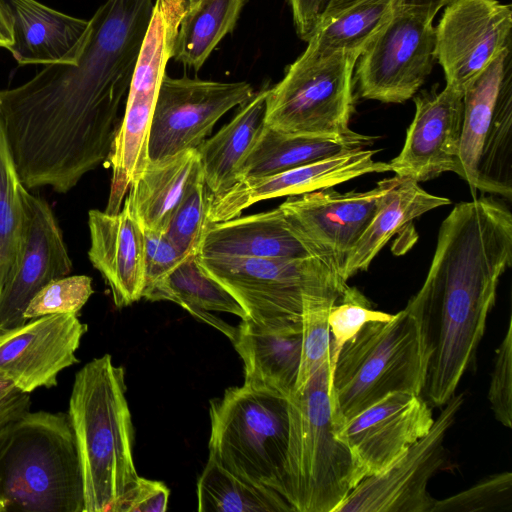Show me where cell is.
<instances>
[{"label": "cell", "mask_w": 512, "mask_h": 512, "mask_svg": "<svg viewBox=\"0 0 512 512\" xmlns=\"http://www.w3.org/2000/svg\"><path fill=\"white\" fill-rule=\"evenodd\" d=\"M185 4L186 10L196 5L200 0H182Z\"/></svg>", "instance_id": "bcb514c9"}, {"label": "cell", "mask_w": 512, "mask_h": 512, "mask_svg": "<svg viewBox=\"0 0 512 512\" xmlns=\"http://www.w3.org/2000/svg\"><path fill=\"white\" fill-rule=\"evenodd\" d=\"M292 12L296 34L308 41L315 31L327 4V0H286Z\"/></svg>", "instance_id": "b9f144b4"}, {"label": "cell", "mask_w": 512, "mask_h": 512, "mask_svg": "<svg viewBox=\"0 0 512 512\" xmlns=\"http://www.w3.org/2000/svg\"><path fill=\"white\" fill-rule=\"evenodd\" d=\"M435 27V59L446 86L464 90L509 48L512 9L498 0H454Z\"/></svg>", "instance_id": "5bb4252c"}, {"label": "cell", "mask_w": 512, "mask_h": 512, "mask_svg": "<svg viewBox=\"0 0 512 512\" xmlns=\"http://www.w3.org/2000/svg\"><path fill=\"white\" fill-rule=\"evenodd\" d=\"M169 494V489L162 482L139 476L115 504L112 512H164Z\"/></svg>", "instance_id": "60d3db41"}, {"label": "cell", "mask_w": 512, "mask_h": 512, "mask_svg": "<svg viewBox=\"0 0 512 512\" xmlns=\"http://www.w3.org/2000/svg\"><path fill=\"white\" fill-rule=\"evenodd\" d=\"M512 508V474L489 475L470 488L434 501L430 512H503Z\"/></svg>", "instance_id": "d590c367"}, {"label": "cell", "mask_w": 512, "mask_h": 512, "mask_svg": "<svg viewBox=\"0 0 512 512\" xmlns=\"http://www.w3.org/2000/svg\"><path fill=\"white\" fill-rule=\"evenodd\" d=\"M288 411L283 497L294 512H334L364 477L337 434L330 398V359L288 397Z\"/></svg>", "instance_id": "8992f818"}, {"label": "cell", "mask_w": 512, "mask_h": 512, "mask_svg": "<svg viewBox=\"0 0 512 512\" xmlns=\"http://www.w3.org/2000/svg\"><path fill=\"white\" fill-rule=\"evenodd\" d=\"M160 300L177 303L194 317L219 329L231 341L235 337L236 328L209 312H227L242 320L249 319L237 299L202 269L196 256L185 259L169 275L165 286L156 297V301Z\"/></svg>", "instance_id": "f1b7e54d"}, {"label": "cell", "mask_w": 512, "mask_h": 512, "mask_svg": "<svg viewBox=\"0 0 512 512\" xmlns=\"http://www.w3.org/2000/svg\"><path fill=\"white\" fill-rule=\"evenodd\" d=\"M488 400L494 417L507 428L512 426V319L496 350L488 389Z\"/></svg>", "instance_id": "ab89813d"}, {"label": "cell", "mask_w": 512, "mask_h": 512, "mask_svg": "<svg viewBox=\"0 0 512 512\" xmlns=\"http://www.w3.org/2000/svg\"><path fill=\"white\" fill-rule=\"evenodd\" d=\"M201 512H294L277 491L230 473L208 458L197 482Z\"/></svg>", "instance_id": "1f68e13d"}, {"label": "cell", "mask_w": 512, "mask_h": 512, "mask_svg": "<svg viewBox=\"0 0 512 512\" xmlns=\"http://www.w3.org/2000/svg\"><path fill=\"white\" fill-rule=\"evenodd\" d=\"M244 363V384L286 397L295 390L302 352V323L267 330L242 320L231 341Z\"/></svg>", "instance_id": "cb8c5ba5"}, {"label": "cell", "mask_w": 512, "mask_h": 512, "mask_svg": "<svg viewBox=\"0 0 512 512\" xmlns=\"http://www.w3.org/2000/svg\"><path fill=\"white\" fill-rule=\"evenodd\" d=\"M436 14L399 4L356 62L355 78L363 98L403 103L416 94L433 68Z\"/></svg>", "instance_id": "8fae6325"}, {"label": "cell", "mask_w": 512, "mask_h": 512, "mask_svg": "<svg viewBox=\"0 0 512 512\" xmlns=\"http://www.w3.org/2000/svg\"><path fill=\"white\" fill-rule=\"evenodd\" d=\"M392 314L372 309L368 299L355 287L347 286L328 312L330 329V374L345 343L363 326L373 321H388Z\"/></svg>", "instance_id": "e575fe53"}, {"label": "cell", "mask_w": 512, "mask_h": 512, "mask_svg": "<svg viewBox=\"0 0 512 512\" xmlns=\"http://www.w3.org/2000/svg\"><path fill=\"white\" fill-rule=\"evenodd\" d=\"M333 304L308 309L302 318V352L295 390L300 389L327 359H330L328 312Z\"/></svg>", "instance_id": "74e56055"}, {"label": "cell", "mask_w": 512, "mask_h": 512, "mask_svg": "<svg viewBox=\"0 0 512 512\" xmlns=\"http://www.w3.org/2000/svg\"><path fill=\"white\" fill-rule=\"evenodd\" d=\"M246 81L220 82L183 76H163L156 99L150 135L149 160L158 161L198 149L217 121L253 95Z\"/></svg>", "instance_id": "7c38bea8"}, {"label": "cell", "mask_w": 512, "mask_h": 512, "mask_svg": "<svg viewBox=\"0 0 512 512\" xmlns=\"http://www.w3.org/2000/svg\"><path fill=\"white\" fill-rule=\"evenodd\" d=\"M212 200L201 171L175 211L165 233L186 257H195L199 253Z\"/></svg>", "instance_id": "836d02e7"}, {"label": "cell", "mask_w": 512, "mask_h": 512, "mask_svg": "<svg viewBox=\"0 0 512 512\" xmlns=\"http://www.w3.org/2000/svg\"><path fill=\"white\" fill-rule=\"evenodd\" d=\"M209 458L235 476L283 496L288 397L243 384L210 401Z\"/></svg>", "instance_id": "ba28073f"}, {"label": "cell", "mask_w": 512, "mask_h": 512, "mask_svg": "<svg viewBox=\"0 0 512 512\" xmlns=\"http://www.w3.org/2000/svg\"><path fill=\"white\" fill-rule=\"evenodd\" d=\"M155 0H106L76 64L0 90V121L28 190H72L108 159Z\"/></svg>", "instance_id": "6da1fadb"}, {"label": "cell", "mask_w": 512, "mask_h": 512, "mask_svg": "<svg viewBox=\"0 0 512 512\" xmlns=\"http://www.w3.org/2000/svg\"><path fill=\"white\" fill-rule=\"evenodd\" d=\"M88 258L109 286L118 308L142 298L144 286V230L126 197L117 213L88 212Z\"/></svg>", "instance_id": "44dd1931"}, {"label": "cell", "mask_w": 512, "mask_h": 512, "mask_svg": "<svg viewBox=\"0 0 512 512\" xmlns=\"http://www.w3.org/2000/svg\"><path fill=\"white\" fill-rule=\"evenodd\" d=\"M267 89L255 92L229 123L197 149L204 181L213 198L239 181L242 164L264 126Z\"/></svg>", "instance_id": "484cf974"}, {"label": "cell", "mask_w": 512, "mask_h": 512, "mask_svg": "<svg viewBox=\"0 0 512 512\" xmlns=\"http://www.w3.org/2000/svg\"><path fill=\"white\" fill-rule=\"evenodd\" d=\"M375 153V150L357 148L276 174L242 179L213 198L207 222L232 219L262 200L335 187L366 174L391 171L388 162L373 160Z\"/></svg>", "instance_id": "ffe728a7"}, {"label": "cell", "mask_w": 512, "mask_h": 512, "mask_svg": "<svg viewBox=\"0 0 512 512\" xmlns=\"http://www.w3.org/2000/svg\"><path fill=\"white\" fill-rule=\"evenodd\" d=\"M449 204V199L430 194L419 183L395 175L370 224L345 261L343 279L347 281L359 271L367 270L390 238L412 220Z\"/></svg>", "instance_id": "4316f807"}, {"label": "cell", "mask_w": 512, "mask_h": 512, "mask_svg": "<svg viewBox=\"0 0 512 512\" xmlns=\"http://www.w3.org/2000/svg\"><path fill=\"white\" fill-rule=\"evenodd\" d=\"M357 1L359 0H327L320 21L334 15ZM452 1L454 0H402V3L413 7L428 8L438 13L441 8Z\"/></svg>", "instance_id": "ee69618b"}, {"label": "cell", "mask_w": 512, "mask_h": 512, "mask_svg": "<svg viewBox=\"0 0 512 512\" xmlns=\"http://www.w3.org/2000/svg\"><path fill=\"white\" fill-rule=\"evenodd\" d=\"M29 393L0 380V428L29 411Z\"/></svg>", "instance_id": "7bdbcfd3"}, {"label": "cell", "mask_w": 512, "mask_h": 512, "mask_svg": "<svg viewBox=\"0 0 512 512\" xmlns=\"http://www.w3.org/2000/svg\"><path fill=\"white\" fill-rule=\"evenodd\" d=\"M196 260L237 299L251 321L267 330L301 324L308 309L334 304L348 286L334 263L316 258L197 255Z\"/></svg>", "instance_id": "52a82bcc"}, {"label": "cell", "mask_w": 512, "mask_h": 512, "mask_svg": "<svg viewBox=\"0 0 512 512\" xmlns=\"http://www.w3.org/2000/svg\"><path fill=\"white\" fill-rule=\"evenodd\" d=\"M24 188L0 121V291L16 263L22 242Z\"/></svg>", "instance_id": "d6a6232c"}, {"label": "cell", "mask_w": 512, "mask_h": 512, "mask_svg": "<svg viewBox=\"0 0 512 512\" xmlns=\"http://www.w3.org/2000/svg\"><path fill=\"white\" fill-rule=\"evenodd\" d=\"M512 263V214L498 198L458 203L443 220L427 277L415 294L430 345L423 391L444 406L475 359L500 277Z\"/></svg>", "instance_id": "7a4b0ae2"}, {"label": "cell", "mask_w": 512, "mask_h": 512, "mask_svg": "<svg viewBox=\"0 0 512 512\" xmlns=\"http://www.w3.org/2000/svg\"><path fill=\"white\" fill-rule=\"evenodd\" d=\"M464 402L454 394L429 432L383 471L363 478L334 512H430L427 486L445 460L444 439Z\"/></svg>", "instance_id": "4fadbf2b"}, {"label": "cell", "mask_w": 512, "mask_h": 512, "mask_svg": "<svg viewBox=\"0 0 512 512\" xmlns=\"http://www.w3.org/2000/svg\"><path fill=\"white\" fill-rule=\"evenodd\" d=\"M246 0H200L180 21L173 59L199 70L221 40L231 33Z\"/></svg>", "instance_id": "f546056e"}, {"label": "cell", "mask_w": 512, "mask_h": 512, "mask_svg": "<svg viewBox=\"0 0 512 512\" xmlns=\"http://www.w3.org/2000/svg\"><path fill=\"white\" fill-rule=\"evenodd\" d=\"M84 512L68 413L26 412L0 428V512Z\"/></svg>", "instance_id": "5b68a950"}, {"label": "cell", "mask_w": 512, "mask_h": 512, "mask_svg": "<svg viewBox=\"0 0 512 512\" xmlns=\"http://www.w3.org/2000/svg\"><path fill=\"white\" fill-rule=\"evenodd\" d=\"M12 42V18L6 1L0 0V48L8 49Z\"/></svg>", "instance_id": "f6af8a7d"}, {"label": "cell", "mask_w": 512, "mask_h": 512, "mask_svg": "<svg viewBox=\"0 0 512 512\" xmlns=\"http://www.w3.org/2000/svg\"><path fill=\"white\" fill-rule=\"evenodd\" d=\"M25 224L16 263L0 291V334L26 322L24 311L49 282L67 276L72 261L50 205L23 190Z\"/></svg>", "instance_id": "9a60e30c"}, {"label": "cell", "mask_w": 512, "mask_h": 512, "mask_svg": "<svg viewBox=\"0 0 512 512\" xmlns=\"http://www.w3.org/2000/svg\"><path fill=\"white\" fill-rule=\"evenodd\" d=\"M357 51L320 52L307 46L284 77L267 89L264 124L281 133L347 138L354 105Z\"/></svg>", "instance_id": "9c48e42d"}, {"label": "cell", "mask_w": 512, "mask_h": 512, "mask_svg": "<svg viewBox=\"0 0 512 512\" xmlns=\"http://www.w3.org/2000/svg\"><path fill=\"white\" fill-rule=\"evenodd\" d=\"M434 422L421 395L394 392L347 420L337 434L363 477L379 473L425 436Z\"/></svg>", "instance_id": "ac0fdd59"}, {"label": "cell", "mask_w": 512, "mask_h": 512, "mask_svg": "<svg viewBox=\"0 0 512 512\" xmlns=\"http://www.w3.org/2000/svg\"><path fill=\"white\" fill-rule=\"evenodd\" d=\"M197 149L148 162L126 196L143 230L165 234L191 184L201 172Z\"/></svg>", "instance_id": "d4e9b609"}, {"label": "cell", "mask_w": 512, "mask_h": 512, "mask_svg": "<svg viewBox=\"0 0 512 512\" xmlns=\"http://www.w3.org/2000/svg\"><path fill=\"white\" fill-rule=\"evenodd\" d=\"M392 181L393 177L383 179L365 192L341 193L334 187H327L293 195L279 208L299 234L334 260L341 274Z\"/></svg>", "instance_id": "e0dca14e"}, {"label": "cell", "mask_w": 512, "mask_h": 512, "mask_svg": "<svg viewBox=\"0 0 512 512\" xmlns=\"http://www.w3.org/2000/svg\"><path fill=\"white\" fill-rule=\"evenodd\" d=\"M511 46L463 92L461 178L477 190L512 196Z\"/></svg>", "instance_id": "30bf717a"}, {"label": "cell", "mask_w": 512, "mask_h": 512, "mask_svg": "<svg viewBox=\"0 0 512 512\" xmlns=\"http://www.w3.org/2000/svg\"><path fill=\"white\" fill-rule=\"evenodd\" d=\"M198 255L286 260L316 258L335 264L325 251L290 225L279 207L208 224Z\"/></svg>", "instance_id": "7402d4cb"}, {"label": "cell", "mask_w": 512, "mask_h": 512, "mask_svg": "<svg viewBox=\"0 0 512 512\" xmlns=\"http://www.w3.org/2000/svg\"><path fill=\"white\" fill-rule=\"evenodd\" d=\"M144 286L142 298L156 301L169 275L189 258L165 234L144 230Z\"/></svg>", "instance_id": "f35d334b"}, {"label": "cell", "mask_w": 512, "mask_h": 512, "mask_svg": "<svg viewBox=\"0 0 512 512\" xmlns=\"http://www.w3.org/2000/svg\"><path fill=\"white\" fill-rule=\"evenodd\" d=\"M415 114L400 153L389 163L396 176L417 183L454 172L461 177L459 156L463 93L449 86L414 98Z\"/></svg>", "instance_id": "d6986e66"}, {"label": "cell", "mask_w": 512, "mask_h": 512, "mask_svg": "<svg viewBox=\"0 0 512 512\" xmlns=\"http://www.w3.org/2000/svg\"><path fill=\"white\" fill-rule=\"evenodd\" d=\"M67 413L80 461L84 512H112L139 476L124 369L109 354L76 373Z\"/></svg>", "instance_id": "3957f363"}, {"label": "cell", "mask_w": 512, "mask_h": 512, "mask_svg": "<svg viewBox=\"0 0 512 512\" xmlns=\"http://www.w3.org/2000/svg\"><path fill=\"white\" fill-rule=\"evenodd\" d=\"M13 42L7 50L19 65L76 64L87 42L89 20L64 14L37 0H5Z\"/></svg>", "instance_id": "603a6c76"}, {"label": "cell", "mask_w": 512, "mask_h": 512, "mask_svg": "<svg viewBox=\"0 0 512 512\" xmlns=\"http://www.w3.org/2000/svg\"><path fill=\"white\" fill-rule=\"evenodd\" d=\"M92 279L86 275H67L45 285L29 302L26 321L51 314H77L93 294Z\"/></svg>", "instance_id": "8d00e7d4"}, {"label": "cell", "mask_w": 512, "mask_h": 512, "mask_svg": "<svg viewBox=\"0 0 512 512\" xmlns=\"http://www.w3.org/2000/svg\"><path fill=\"white\" fill-rule=\"evenodd\" d=\"M429 358L427 325L415 295L390 320L365 324L343 345L330 374L337 432L347 420L388 394L421 395Z\"/></svg>", "instance_id": "277c9868"}, {"label": "cell", "mask_w": 512, "mask_h": 512, "mask_svg": "<svg viewBox=\"0 0 512 512\" xmlns=\"http://www.w3.org/2000/svg\"><path fill=\"white\" fill-rule=\"evenodd\" d=\"M402 0H359L322 19L307 41L320 52L362 53L391 18Z\"/></svg>", "instance_id": "4dcf8cb0"}, {"label": "cell", "mask_w": 512, "mask_h": 512, "mask_svg": "<svg viewBox=\"0 0 512 512\" xmlns=\"http://www.w3.org/2000/svg\"><path fill=\"white\" fill-rule=\"evenodd\" d=\"M87 331L77 314L30 319L0 334V380L25 393L57 385L61 371L78 362Z\"/></svg>", "instance_id": "2e32d148"}, {"label": "cell", "mask_w": 512, "mask_h": 512, "mask_svg": "<svg viewBox=\"0 0 512 512\" xmlns=\"http://www.w3.org/2000/svg\"><path fill=\"white\" fill-rule=\"evenodd\" d=\"M374 138L357 133L347 138H323L281 133L264 124L239 173V181L290 170L357 148Z\"/></svg>", "instance_id": "83f0119b"}]
</instances>
